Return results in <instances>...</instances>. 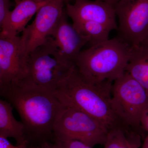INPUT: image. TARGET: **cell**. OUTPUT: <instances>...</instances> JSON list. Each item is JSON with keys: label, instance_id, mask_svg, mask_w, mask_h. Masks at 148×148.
<instances>
[{"label": "cell", "instance_id": "603a6c76", "mask_svg": "<svg viewBox=\"0 0 148 148\" xmlns=\"http://www.w3.org/2000/svg\"><path fill=\"white\" fill-rule=\"evenodd\" d=\"M142 148H148V135L144 139Z\"/></svg>", "mask_w": 148, "mask_h": 148}, {"label": "cell", "instance_id": "7402d4cb", "mask_svg": "<svg viewBox=\"0 0 148 148\" xmlns=\"http://www.w3.org/2000/svg\"><path fill=\"white\" fill-rule=\"evenodd\" d=\"M30 148H54L52 143L45 142L37 145H29Z\"/></svg>", "mask_w": 148, "mask_h": 148}, {"label": "cell", "instance_id": "7c38bea8", "mask_svg": "<svg viewBox=\"0 0 148 148\" xmlns=\"http://www.w3.org/2000/svg\"><path fill=\"white\" fill-rule=\"evenodd\" d=\"M47 3L22 0L16 4L15 8L11 11L9 15L1 27L0 38L18 36L24 31L28 22L35 14Z\"/></svg>", "mask_w": 148, "mask_h": 148}, {"label": "cell", "instance_id": "7a4b0ae2", "mask_svg": "<svg viewBox=\"0 0 148 148\" xmlns=\"http://www.w3.org/2000/svg\"><path fill=\"white\" fill-rule=\"evenodd\" d=\"M113 83L89 82L75 67L54 93L64 106L83 111L100 122L109 130L119 128L126 133L127 129L117 116L112 106Z\"/></svg>", "mask_w": 148, "mask_h": 148}, {"label": "cell", "instance_id": "4316f807", "mask_svg": "<svg viewBox=\"0 0 148 148\" xmlns=\"http://www.w3.org/2000/svg\"><path fill=\"white\" fill-rule=\"evenodd\" d=\"M14 2H15V4H17L18 3L20 2V1H22V0H14Z\"/></svg>", "mask_w": 148, "mask_h": 148}, {"label": "cell", "instance_id": "d6986e66", "mask_svg": "<svg viewBox=\"0 0 148 148\" xmlns=\"http://www.w3.org/2000/svg\"><path fill=\"white\" fill-rule=\"evenodd\" d=\"M129 148H140L143 138L139 134L132 132L126 135Z\"/></svg>", "mask_w": 148, "mask_h": 148}, {"label": "cell", "instance_id": "e0dca14e", "mask_svg": "<svg viewBox=\"0 0 148 148\" xmlns=\"http://www.w3.org/2000/svg\"><path fill=\"white\" fill-rule=\"evenodd\" d=\"M54 148H92L82 141L74 139L53 138Z\"/></svg>", "mask_w": 148, "mask_h": 148}, {"label": "cell", "instance_id": "4fadbf2b", "mask_svg": "<svg viewBox=\"0 0 148 148\" xmlns=\"http://www.w3.org/2000/svg\"><path fill=\"white\" fill-rule=\"evenodd\" d=\"M13 108L8 101L0 99V136L13 138L19 145L27 141L24 124L14 116Z\"/></svg>", "mask_w": 148, "mask_h": 148}, {"label": "cell", "instance_id": "484cf974", "mask_svg": "<svg viewBox=\"0 0 148 148\" xmlns=\"http://www.w3.org/2000/svg\"><path fill=\"white\" fill-rule=\"evenodd\" d=\"M32 1H35L39 3H46L50 1L51 0H32Z\"/></svg>", "mask_w": 148, "mask_h": 148}, {"label": "cell", "instance_id": "ac0fdd59", "mask_svg": "<svg viewBox=\"0 0 148 148\" xmlns=\"http://www.w3.org/2000/svg\"><path fill=\"white\" fill-rule=\"evenodd\" d=\"M11 3L10 0H0V26H2L9 15Z\"/></svg>", "mask_w": 148, "mask_h": 148}, {"label": "cell", "instance_id": "6da1fadb", "mask_svg": "<svg viewBox=\"0 0 148 148\" xmlns=\"http://www.w3.org/2000/svg\"><path fill=\"white\" fill-rule=\"evenodd\" d=\"M0 95L19 114L28 144L36 141L38 145L53 138L56 121L65 106L54 92L21 83L0 86Z\"/></svg>", "mask_w": 148, "mask_h": 148}, {"label": "cell", "instance_id": "2e32d148", "mask_svg": "<svg viewBox=\"0 0 148 148\" xmlns=\"http://www.w3.org/2000/svg\"><path fill=\"white\" fill-rule=\"evenodd\" d=\"M104 148H129L124 131L119 128L109 130Z\"/></svg>", "mask_w": 148, "mask_h": 148}, {"label": "cell", "instance_id": "83f0119b", "mask_svg": "<svg viewBox=\"0 0 148 148\" xmlns=\"http://www.w3.org/2000/svg\"><path fill=\"white\" fill-rule=\"evenodd\" d=\"M70 1H71V0H64V1H65V3L66 4L68 3H69Z\"/></svg>", "mask_w": 148, "mask_h": 148}, {"label": "cell", "instance_id": "9c48e42d", "mask_svg": "<svg viewBox=\"0 0 148 148\" xmlns=\"http://www.w3.org/2000/svg\"><path fill=\"white\" fill-rule=\"evenodd\" d=\"M27 72L28 56L21 36L0 38V86L20 83Z\"/></svg>", "mask_w": 148, "mask_h": 148}, {"label": "cell", "instance_id": "cb8c5ba5", "mask_svg": "<svg viewBox=\"0 0 148 148\" xmlns=\"http://www.w3.org/2000/svg\"><path fill=\"white\" fill-rule=\"evenodd\" d=\"M140 45L148 48V36Z\"/></svg>", "mask_w": 148, "mask_h": 148}, {"label": "cell", "instance_id": "8992f818", "mask_svg": "<svg viewBox=\"0 0 148 148\" xmlns=\"http://www.w3.org/2000/svg\"><path fill=\"white\" fill-rule=\"evenodd\" d=\"M109 130L83 111L65 106L56 121L53 138L79 140L93 148L104 145Z\"/></svg>", "mask_w": 148, "mask_h": 148}, {"label": "cell", "instance_id": "30bf717a", "mask_svg": "<svg viewBox=\"0 0 148 148\" xmlns=\"http://www.w3.org/2000/svg\"><path fill=\"white\" fill-rule=\"evenodd\" d=\"M67 15L65 9L50 36L59 59L75 66L77 57L88 40L69 24Z\"/></svg>", "mask_w": 148, "mask_h": 148}, {"label": "cell", "instance_id": "5bb4252c", "mask_svg": "<svg viewBox=\"0 0 148 148\" xmlns=\"http://www.w3.org/2000/svg\"><path fill=\"white\" fill-rule=\"evenodd\" d=\"M126 72L138 82L148 94V48L132 47Z\"/></svg>", "mask_w": 148, "mask_h": 148}, {"label": "cell", "instance_id": "277c9868", "mask_svg": "<svg viewBox=\"0 0 148 148\" xmlns=\"http://www.w3.org/2000/svg\"><path fill=\"white\" fill-rule=\"evenodd\" d=\"M111 102L128 133L135 132L144 140L147 135L141 127L140 121L148 104V94L144 88L125 72L113 83Z\"/></svg>", "mask_w": 148, "mask_h": 148}, {"label": "cell", "instance_id": "52a82bcc", "mask_svg": "<svg viewBox=\"0 0 148 148\" xmlns=\"http://www.w3.org/2000/svg\"><path fill=\"white\" fill-rule=\"evenodd\" d=\"M114 6L119 38L130 46H140L148 36V0H119Z\"/></svg>", "mask_w": 148, "mask_h": 148}, {"label": "cell", "instance_id": "44dd1931", "mask_svg": "<svg viewBox=\"0 0 148 148\" xmlns=\"http://www.w3.org/2000/svg\"><path fill=\"white\" fill-rule=\"evenodd\" d=\"M21 145H13L8 140L7 138L0 136V148H20Z\"/></svg>", "mask_w": 148, "mask_h": 148}, {"label": "cell", "instance_id": "3957f363", "mask_svg": "<svg viewBox=\"0 0 148 148\" xmlns=\"http://www.w3.org/2000/svg\"><path fill=\"white\" fill-rule=\"evenodd\" d=\"M132 48L119 37L109 39L82 51L75 61V67L89 82H113L126 72Z\"/></svg>", "mask_w": 148, "mask_h": 148}, {"label": "cell", "instance_id": "ba28073f", "mask_svg": "<svg viewBox=\"0 0 148 148\" xmlns=\"http://www.w3.org/2000/svg\"><path fill=\"white\" fill-rule=\"evenodd\" d=\"M65 3L64 0H51L47 3L22 32L21 42L27 56L46 42L65 10Z\"/></svg>", "mask_w": 148, "mask_h": 148}, {"label": "cell", "instance_id": "ffe728a7", "mask_svg": "<svg viewBox=\"0 0 148 148\" xmlns=\"http://www.w3.org/2000/svg\"><path fill=\"white\" fill-rule=\"evenodd\" d=\"M141 126L143 131L148 132V104L143 111L141 118Z\"/></svg>", "mask_w": 148, "mask_h": 148}, {"label": "cell", "instance_id": "d4e9b609", "mask_svg": "<svg viewBox=\"0 0 148 148\" xmlns=\"http://www.w3.org/2000/svg\"><path fill=\"white\" fill-rule=\"evenodd\" d=\"M101 1L106 2L108 3H109L111 4L114 5L119 0H101Z\"/></svg>", "mask_w": 148, "mask_h": 148}, {"label": "cell", "instance_id": "8fae6325", "mask_svg": "<svg viewBox=\"0 0 148 148\" xmlns=\"http://www.w3.org/2000/svg\"><path fill=\"white\" fill-rule=\"evenodd\" d=\"M67 16L74 21H91L104 24L112 30L118 29L113 5L101 0H75L66 4Z\"/></svg>", "mask_w": 148, "mask_h": 148}, {"label": "cell", "instance_id": "9a60e30c", "mask_svg": "<svg viewBox=\"0 0 148 148\" xmlns=\"http://www.w3.org/2000/svg\"><path fill=\"white\" fill-rule=\"evenodd\" d=\"M73 25L80 34L87 39L91 46L109 39L110 32L112 31L104 24L93 21H74Z\"/></svg>", "mask_w": 148, "mask_h": 148}, {"label": "cell", "instance_id": "5b68a950", "mask_svg": "<svg viewBox=\"0 0 148 148\" xmlns=\"http://www.w3.org/2000/svg\"><path fill=\"white\" fill-rule=\"evenodd\" d=\"M75 67L59 59L49 36L44 44L28 55L27 76L20 83L35 85L54 92Z\"/></svg>", "mask_w": 148, "mask_h": 148}]
</instances>
